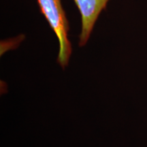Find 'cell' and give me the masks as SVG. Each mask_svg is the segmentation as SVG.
Listing matches in <instances>:
<instances>
[{
	"label": "cell",
	"instance_id": "1",
	"mask_svg": "<svg viewBox=\"0 0 147 147\" xmlns=\"http://www.w3.org/2000/svg\"><path fill=\"white\" fill-rule=\"evenodd\" d=\"M41 12L56 34L59 42L57 63L63 69L68 65L71 55V45L68 38L69 22L61 0H38Z\"/></svg>",
	"mask_w": 147,
	"mask_h": 147
},
{
	"label": "cell",
	"instance_id": "2",
	"mask_svg": "<svg viewBox=\"0 0 147 147\" xmlns=\"http://www.w3.org/2000/svg\"><path fill=\"white\" fill-rule=\"evenodd\" d=\"M110 0H74L81 16L82 28L79 36L80 47L86 45L99 16Z\"/></svg>",
	"mask_w": 147,
	"mask_h": 147
}]
</instances>
